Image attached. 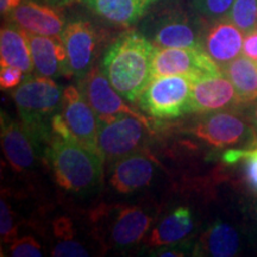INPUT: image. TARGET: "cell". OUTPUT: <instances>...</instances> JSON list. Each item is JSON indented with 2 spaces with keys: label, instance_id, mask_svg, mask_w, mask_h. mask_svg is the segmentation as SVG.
Listing matches in <instances>:
<instances>
[{
  "label": "cell",
  "instance_id": "obj_1",
  "mask_svg": "<svg viewBox=\"0 0 257 257\" xmlns=\"http://www.w3.org/2000/svg\"><path fill=\"white\" fill-rule=\"evenodd\" d=\"M156 47L146 35L127 31L108 48L104 56V73L115 91L135 102L152 79Z\"/></svg>",
  "mask_w": 257,
  "mask_h": 257
},
{
  "label": "cell",
  "instance_id": "obj_2",
  "mask_svg": "<svg viewBox=\"0 0 257 257\" xmlns=\"http://www.w3.org/2000/svg\"><path fill=\"white\" fill-rule=\"evenodd\" d=\"M47 157L57 184L66 191L85 192L100 181L104 159L74 138L53 136Z\"/></svg>",
  "mask_w": 257,
  "mask_h": 257
},
{
  "label": "cell",
  "instance_id": "obj_3",
  "mask_svg": "<svg viewBox=\"0 0 257 257\" xmlns=\"http://www.w3.org/2000/svg\"><path fill=\"white\" fill-rule=\"evenodd\" d=\"M62 93L60 86L46 76L29 79L12 93L23 125L37 142L49 138L46 118L61 106Z\"/></svg>",
  "mask_w": 257,
  "mask_h": 257
},
{
  "label": "cell",
  "instance_id": "obj_4",
  "mask_svg": "<svg viewBox=\"0 0 257 257\" xmlns=\"http://www.w3.org/2000/svg\"><path fill=\"white\" fill-rule=\"evenodd\" d=\"M193 79L165 75L150 79L140 98V105L152 117L172 119L189 112Z\"/></svg>",
  "mask_w": 257,
  "mask_h": 257
},
{
  "label": "cell",
  "instance_id": "obj_5",
  "mask_svg": "<svg viewBox=\"0 0 257 257\" xmlns=\"http://www.w3.org/2000/svg\"><path fill=\"white\" fill-rule=\"evenodd\" d=\"M150 128L133 115L98 118L99 147L105 160L117 161L133 154L142 144Z\"/></svg>",
  "mask_w": 257,
  "mask_h": 257
},
{
  "label": "cell",
  "instance_id": "obj_6",
  "mask_svg": "<svg viewBox=\"0 0 257 257\" xmlns=\"http://www.w3.org/2000/svg\"><path fill=\"white\" fill-rule=\"evenodd\" d=\"M221 69L202 48H156L152 78L185 75L193 80L220 74Z\"/></svg>",
  "mask_w": 257,
  "mask_h": 257
},
{
  "label": "cell",
  "instance_id": "obj_7",
  "mask_svg": "<svg viewBox=\"0 0 257 257\" xmlns=\"http://www.w3.org/2000/svg\"><path fill=\"white\" fill-rule=\"evenodd\" d=\"M61 112L67 127L78 142L104 159L99 147L98 118L83 93L75 86L63 89ZM105 160V159H104Z\"/></svg>",
  "mask_w": 257,
  "mask_h": 257
},
{
  "label": "cell",
  "instance_id": "obj_8",
  "mask_svg": "<svg viewBox=\"0 0 257 257\" xmlns=\"http://www.w3.org/2000/svg\"><path fill=\"white\" fill-rule=\"evenodd\" d=\"M80 89L87 99L88 104L94 110L96 118L112 117V115H133L150 126L148 118L135 108L130 107L123 100L124 96L115 91L106 74L101 72L98 67L89 69L88 73L82 76Z\"/></svg>",
  "mask_w": 257,
  "mask_h": 257
},
{
  "label": "cell",
  "instance_id": "obj_9",
  "mask_svg": "<svg viewBox=\"0 0 257 257\" xmlns=\"http://www.w3.org/2000/svg\"><path fill=\"white\" fill-rule=\"evenodd\" d=\"M67 51L70 75L82 78L91 69L96 49V32L92 24L83 19H76L64 27L62 34Z\"/></svg>",
  "mask_w": 257,
  "mask_h": 257
},
{
  "label": "cell",
  "instance_id": "obj_10",
  "mask_svg": "<svg viewBox=\"0 0 257 257\" xmlns=\"http://www.w3.org/2000/svg\"><path fill=\"white\" fill-rule=\"evenodd\" d=\"M201 37L195 22L182 12L162 15L150 29V41L156 48H202Z\"/></svg>",
  "mask_w": 257,
  "mask_h": 257
},
{
  "label": "cell",
  "instance_id": "obj_11",
  "mask_svg": "<svg viewBox=\"0 0 257 257\" xmlns=\"http://www.w3.org/2000/svg\"><path fill=\"white\" fill-rule=\"evenodd\" d=\"M239 101L232 82L224 73L193 80L189 112H213Z\"/></svg>",
  "mask_w": 257,
  "mask_h": 257
},
{
  "label": "cell",
  "instance_id": "obj_12",
  "mask_svg": "<svg viewBox=\"0 0 257 257\" xmlns=\"http://www.w3.org/2000/svg\"><path fill=\"white\" fill-rule=\"evenodd\" d=\"M25 32L30 47L34 68L38 75L50 79L70 75L67 51L61 35L44 36Z\"/></svg>",
  "mask_w": 257,
  "mask_h": 257
},
{
  "label": "cell",
  "instance_id": "obj_13",
  "mask_svg": "<svg viewBox=\"0 0 257 257\" xmlns=\"http://www.w3.org/2000/svg\"><path fill=\"white\" fill-rule=\"evenodd\" d=\"M243 34L227 17L216 19L202 34L201 46L214 62L225 66L240 56L243 51Z\"/></svg>",
  "mask_w": 257,
  "mask_h": 257
},
{
  "label": "cell",
  "instance_id": "obj_14",
  "mask_svg": "<svg viewBox=\"0 0 257 257\" xmlns=\"http://www.w3.org/2000/svg\"><path fill=\"white\" fill-rule=\"evenodd\" d=\"M37 141L23 124L16 123L2 113V144L6 160L17 172L31 168L36 159Z\"/></svg>",
  "mask_w": 257,
  "mask_h": 257
},
{
  "label": "cell",
  "instance_id": "obj_15",
  "mask_svg": "<svg viewBox=\"0 0 257 257\" xmlns=\"http://www.w3.org/2000/svg\"><path fill=\"white\" fill-rule=\"evenodd\" d=\"M249 128L239 117L227 112H217L201 120L193 128L200 140L217 148L233 147L242 143Z\"/></svg>",
  "mask_w": 257,
  "mask_h": 257
},
{
  "label": "cell",
  "instance_id": "obj_16",
  "mask_svg": "<svg viewBox=\"0 0 257 257\" xmlns=\"http://www.w3.org/2000/svg\"><path fill=\"white\" fill-rule=\"evenodd\" d=\"M9 16L23 30L44 36H59L66 27L60 11L36 2H22Z\"/></svg>",
  "mask_w": 257,
  "mask_h": 257
},
{
  "label": "cell",
  "instance_id": "obj_17",
  "mask_svg": "<svg viewBox=\"0 0 257 257\" xmlns=\"http://www.w3.org/2000/svg\"><path fill=\"white\" fill-rule=\"evenodd\" d=\"M153 178L152 160L142 154L133 153L115 161L111 170L110 182L117 192L128 194L147 187Z\"/></svg>",
  "mask_w": 257,
  "mask_h": 257
},
{
  "label": "cell",
  "instance_id": "obj_18",
  "mask_svg": "<svg viewBox=\"0 0 257 257\" xmlns=\"http://www.w3.org/2000/svg\"><path fill=\"white\" fill-rule=\"evenodd\" d=\"M152 224V217L137 206L117 212L110 227L112 243L118 248H128L140 243Z\"/></svg>",
  "mask_w": 257,
  "mask_h": 257
},
{
  "label": "cell",
  "instance_id": "obj_19",
  "mask_svg": "<svg viewBox=\"0 0 257 257\" xmlns=\"http://www.w3.org/2000/svg\"><path fill=\"white\" fill-rule=\"evenodd\" d=\"M156 2L159 0H85L99 17L125 27L140 21Z\"/></svg>",
  "mask_w": 257,
  "mask_h": 257
},
{
  "label": "cell",
  "instance_id": "obj_20",
  "mask_svg": "<svg viewBox=\"0 0 257 257\" xmlns=\"http://www.w3.org/2000/svg\"><path fill=\"white\" fill-rule=\"evenodd\" d=\"M0 64L12 66L30 74L32 57L27 38V32L17 24H9L0 31Z\"/></svg>",
  "mask_w": 257,
  "mask_h": 257
},
{
  "label": "cell",
  "instance_id": "obj_21",
  "mask_svg": "<svg viewBox=\"0 0 257 257\" xmlns=\"http://www.w3.org/2000/svg\"><path fill=\"white\" fill-rule=\"evenodd\" d=\"M193 230L192 213L187 207H179L163 218L153 230L148 239V245L156 246L173 245L181 242Z\"/></svg>",
  "mask_w": 257,
  "mask_h": 257
},
{
  "label": "cell",
  "instance_id": "obj_22",
  "mask_svg": "<svg viewBox=\"0 0 257 257\" xmlns=\"http://www.w3.org/2000/svg\"><path fill=\"white\" fill-rule=\"evenodd\" d=\"M240 250L238 231L230 224L217 221L204 234L199 244L198 255L214 257H232Z\"/></svg>",
  "mask_w": 257,
  "mask_h": 257
},
{
  "label": "cell",
  "instance_id": "obj_23",
  "mask_svg": "<svg viewBox=\"0 0 257 257\" xmlns=\"http://www.w3.org/2000/svg\"><path fill=\"white\" fill-rule=\"evenodd\" d=\"M232 82L239 101L250 102L257 99V62L240 55L220 68Z\"/></svg>",
  "mask_w": 257,
  "mask_h": 257
},
{
  "label": "cell",
  "instance_id": "obj_24",
  "mask_svg": "<svg viewBox=\"0 0 257 257\" xmlns=\"http://www.w3.org/2000/svg\"><path fill=\"white\" fill-rule=\"evenodd\" d=\"M70 230V223L66 218H61L55 223L56 234H62V240L54 246L51 255L55 257H86L89 256L88 250L67 234Z\"/></svg>",
  "mask_w": 257,
  "mask_h": 257
},
{
  "label": "cell",
  "instance_id": "obj_25",
  "mask_svg": "<svg viewBox=\"0 0 257 257\" xmlns=\"http://www.w3.org/2000/svg\"><path fill=\"white\" fill-rule=\"evenodd\" d=\"M227 18L244 34L257 28V0H234Z\"/></svg>",
  "mask_w": 257,
  "mask_h": 257
},
{
  "label": "cell",
  "instance_id": "obj_26",
  "mask_svg": "<svg viewBox=\"0 0 257 257\" xmlns=\"http://www.w3.org/2000/svg\"><path fill=\"white\" fill-rule=\"evenodd\" d=\"M233 3L234 0H191L195 12L210 21L226 17Z\"/></svg>",
  "mask_w": 257,
  "mask_h": 257
},
{
  "label": "cell",
  "instance_id": "obj_27",
  "mask_svg": "<svg viewBox=\"0 0 257 257\" xmlns=\"http://www.w3.org/2000/svg\"><path fill=\"white\" fill-rule=\"evenodd\" d=\"M227 162H236L238 160H245L246 181L253 192L257 193V147L255 149H231L224 155Z\"/></svg>",
  "mask_w": 257,
  "mask_h": 257
},
{
  "label": "cell",
  "instance_id": "obj_28",
  "mask_svg": "<svg viewBox=\"0 0 257 257\" xmlns=\"http://www.w3.org/2000/svg\"><path fill=\"white\" fill-rule=\"evenodd\" d=\"M0 234L3 243H12L17 234L14 213L4 198H2L0 201Z\"/></svg>",
  "mask_w": 257,
  "mask_h": 257
},
{
  "label": "cell",
  "instance_id": "obj_29",
  "mask_svg": "<svg viewBox=\"0 0 257 257\" xmlns=\"http://www.w3.org/2000/svg\"><path fill=\"white\" fill-rule=\"evenodd\" d=\"M10 255L15 257H41L42 248L40 243L32 237H22L15 239L10 246Z\"/></svg>",
  "mask_w": 257,
  "mask_h": 257
},
{
  "label": "cell",
  "instance_id": "obj_30",
  "mask_svg": "<svg viewBox=\"0 0 257 257\" xmlns=\"http://www.w3.org/2000/svg\"><path fill=\"white\" fill-rule=\"evenodd\" d=\"M23 70L12 66H2L0 69V87L3 91H10L21 83L23 79Z\"/></svg>",
  "mask_w": 257,
  "mask_h": 257
},
{
  "label": "cell",
  "instance_id": "obj_31",
  "mask_svg": "<svg viewBox=\"0 0 257 257\" xmlns=\"http://www.w3.org/2000/svg\"><path fill=\"white\" fill-rule=\"evenodd\" d=\"M243 55L257 62V28L246 32L243 41Z\"/></svg>",
  "mask_w": 257,
  "mask_h": 257
},
{
  "label": "cell",
  "instance_id": "obj_32",
  "mask_svg": "<svg viewBox=\"0 0 257 257\" xmlns=\"http://www.w3.org/2000/svg\"><path fill=\"white\" fill-rule=\"evenodd\" d=\"M155 255L157 256H185L186 250L181 248H176V246H170V248H167V246H160V249L157 250Z\"/></svg>",
  "mask_w": 257,
  "mask_h": 257
},
{
  "label": "cell",
  "instance_id": "obj_33",
  "mask_svg": "<svg viewBox=\"0 0 257 257\" xmlns=\"http://www.w3.org/2000/svg\"><path fill=\"white\" fill-rule=\"evenodd\" d=\"M21 3L22 0H0V11H2V15H10V12L17 8Z\"/></svg>",
  "mask_w": 257,
  "mask_h": 257
},
{
  "label": "cell",
  "instance_id": "obj_34",
  "mask_svg": "<svg viewBox=\"0 0 257 257\" xmlns=\"http://www.w3.org/2000/svg\"><path fill=\"white\" fill-rule=\"evenodd\" d=\"M55 4H59V5H64V4H69V3H72L73 0H53Z\"/></svg>",
  "mask_w": 257,
  "mask_h": 257
},
{
  "label": "cell",
  "instance_id": "obj_35",
  "mask_svg": "<svg viewBox=\"0 0 257 257\" xmlns=\"http://www.w3.org/2000/svg\"><path fill=\"white\" fill-rule=\"evenodd\" d=\"M253 119H255V123L257 124V108H256V111H255V117H253Z\"/></svg>",
  "mask_w": 257,
  "mask_h": 257
},
{
  "label": "cell",
  "instance_id": "obj_36",
  "mask_svg": "<svg viewBox=\"0 0 257 257\" xmlns=\"http://www.w3.org/2000/svg\"><path fill=\"white\" fill-rule=\"evenodd\" d=\"M256 217H257V208H256Z\"/></svg>",
  "mask_w": 257,
  "mask_h": 257
}]
</instances>
